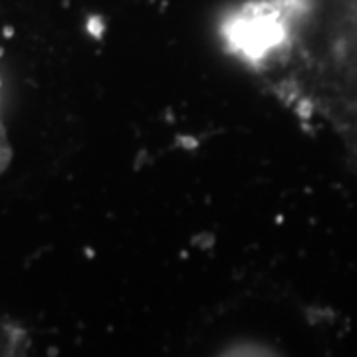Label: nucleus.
I'll return each instance as SVG.
<instances>
[{
	"mask_svg": "<svg viewBox=\"0 0 357 357\" xmlns=\"http://www.w3.org/2000/svg\"><path fill=\"white\" fill-rule=\"evenodd\" d=\"M6 161V141H4V135H2V126H0V167Z\"/></svg>",
	"mask_w": 357,
	"mask_h": 357,
	"instance_id": "f03ea898",
	"label": "nucleus"
},
{
	"mask_svg": "<svg viewBox=\"0 0 357 357\" xmlns=\"http://www.w3.org/2000/svg\"><path fill=\"white\" fill-rule=\"evenodd\" d=\"M232 26L244 52L280 66L292 100L332 128L357 167V0H255Z\"/></svg>",
	"mask_w": 357,
	"mask_h": 357,
	"instance_id": "f257e3e1",
	"label": "nucleus"
}]
</instances>
